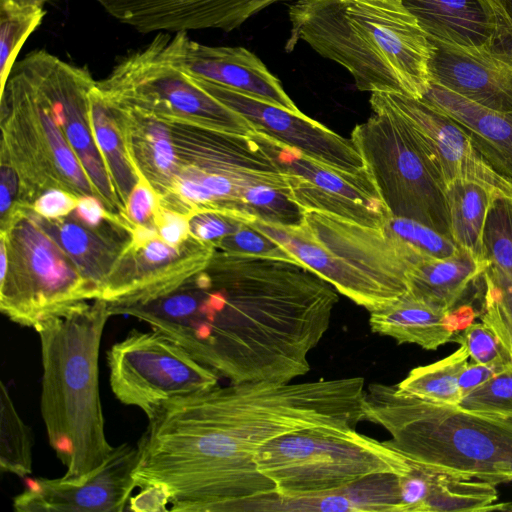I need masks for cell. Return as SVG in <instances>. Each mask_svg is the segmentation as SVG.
<instances>
[{"mask_svg": "<svg viewBox=\"0 0 512 512\" xmlns=\"http://www.w3.org/2000/svg\"><path fill=\"white\" fill-rule=\"evenodd\" d=\"M371 331L396 340L436 350L474 322L476 311L469 304L446 310L430 305L408 291L395 300L369 311Z\"/></svg>", "mask_w": 512, "mask_h": 512, "instance_id": "ffe728a7", "label": "cell"}, {"mask_svg": "<svg viewBox=\"0 0 512 512\" xmlns=\"http://www.w3.org/2000/svg\"><path fill=\"white\" fill-rule=\"evenodd\" d=\"M89 118L98 151L125 207L140 176L129 155L118 106L98 87L97 81L89 93Z\"/></svg>", "mask_w": 512, "mask_h": 512, "instance_id": "484cf974", "label": "cell"}, {"mask_svg": "<svg viewBox=\"0 0 512 512\" xmlns=\"http://www.w3.org/2000/svg\"><path fill=\"white\" fill-rule=\"evenodd\" d=\"M365 379L217 385L161 404L137 443L133 477L155 511H259L277 494L255 457L268 441L364 421Z\"/></svg>", "mask_w": 512, "mask_h": 512, "instance_id": "6da1fadb", "label": "cell"}, {"mask_svg": "<svg viewBox=\"0 0 512 512\" xmlns=\"http://www.w3.org/2000/svg\"><path fill=\"white\" fill-rule=\"evenodd\" d=\"M495 11L497 14V31L489 49L512 65V28L496 8Z\"/></svg>", "mask_w": 512, "mask_h": 512, "instance_id": "7bdbcfd3", "label": "cell"}, {"mask_svg": "<svg viewBox=\"0 0 512 512\" xmlns=\"http://www.w3.org/2000/svg\"><path fill=\"white\" fill-rule=\"evenodd\" d=\"M194 80L214 98L240 114L255 132L330 167L351 173L365 169L351 139L340 136L301 111H290L215 83Z\"/></svg>", "mask_w": 512, "mask_h": 512, "instance_id": "9a60e30c", "label": "cell"}, {"mask_svg": "<svg viewBox=\"0 0 512 512\" xmlns=\"http://www.w3.org/2000/svg\"><path fill=\"white\" fill-rule=\"evenodd\" d=\"M414 129L445 186L456 180L481 184L512 200V181L499 174L454 119L421 99L377 92Z\"/></svg>", "mask_w": 512, "mask_h": 512, "instance_id": "2e32d148", "label": "cell"}, {"mask_svg": "<svg viewBox=\"0 0 512 512\" xmlns=\"http://www.w3.org/2000/svg\"><path fill=\"white\" fill-rule=\"evenodd\" d=\"M72 217L74 220L68 219V216L49 220L40 216V220L83 277L102 296L106 281L128 244H115L105 231L89 228Z\"/></svg>", "mask_w": 512, "mask_h": 512, "instance_id": "d4e9b609", "label": "cell"}, {"mask_svg": "<svg viewBox=\"0 0 512 512\" xmlns=\"http://www.w3.org/2000/svg\"><path fill=\"white\" fill-rule=\"evenodd\" d=\"M251 224L368 311L406 293L408 272L428 259L383 228L325 212L305 210L302 223L294 226L257 219Z\"/></svg>", "mask_w": 512, "mask_h": 512, "instance_id": "8992f818", "label": "cell"}, {"mask_svg": "<svg viewBox=\"0 0 512 512\" xmlns=\"http://www.w3.org/2000/svg\"><path fill=\"white\" fill-rule=\"evenodd\" d=\"M254 220L251 216L227 209L201 208L188 215L190 234L214 246Z\"/></svg>", "mask_w": 512, "mask_h": 512, "instance_id": "e575fe53", "label": "cell"}, {"mask_svg": "<svg viewBox=\"0 0 512 512\" xmlns=\"http://www.w3.org/2000/svg\"><path fill=\"white\" fill-rule=\"evenodd\" d=\"M430 42V83L490 110L512 114V65L490 49L467 50Z\"/></svg>", "mask_w": 512, "mask_h": 512, "instance_id": "d6986e66", "label": "cell"}, {"mask_svg": "<svg viewBox=\"0 0 512 512\" xmlns=\"http://www.w3.org/2000/svg\"><path fill=\"white\" fill-rule=\"evenodd\" d=\"M488 267L486 261L458 247L451 256L416 264L407 275L408 292L430 305L450 310L458 306L470 285Z\"/></svg>", "mask_w": 512, "mask_h": 512, "instance_id": "cb8c5ba5", "label": "cell"}, {"mask_svg": "<svg viewBox=\"0 0 512 512\" xmlns=\"http://www.w3.org/2000/svg\"><path fill=\"white\" fill-rule=\"evenodd\" d=\"M33 433L15 408L8 387L0 383V468L24 479L32 474Z\"/></svg>", "mask_w": 512, "mask_h": 512, "instance_id": "f1b7e54d", "label": "cell"}, {"mask_svg": "<svg viewBox=\"0 0 512 512\" xmlns=\"http://www.w3.org/2000/svg\"><path fill=\"white\" fill-rule=\"evenodd\" d=\"M137 446L114 448L98 468L80 478L26 477L23 490L13 498L17 512H122L136 483Z\"/></svg>", "mask_w": 512, "mask_h": 512, "instance_id": "5bb4252c", "label": "cell"}, {"mask_svg": "<svg viewBox=\"0 0 512 512\" xmlns=\"http://www.w3.org/2000/svg\"><path fill=\"white\" fill-rule=\"evenodd\" d=\"M19 4H25V5H40L43 6V4L49 0H8Z\"/></svg>", "mask_w": 512, "mask_h": 512, "instance_id": "f6af8a7d", "label": "cell"}, {"mask_svg": "<svg viewBox=\"0 0 512 512\" xmlns=\"http://www.w3.org/2000/svg\"><path fill=\"white\" fill-rule=\"evenodd\" d=\"M290 35L343 66L360 91L421 99L430 85L432 45L402 0H297Z\"/></svg>", "mask_w": 512, "mask_h": 512, "instance_id": "3957f363", "label": "cell"}, {"mask_svg": "<svg viewBox=\"0 0 512 512\" xmlns=\"http://www.w3.org/2000/svg\"><path fill=\"white\" fill-rule=\"evenodd\" d=\"M77 198L62 188L53 187L40 193L29 207L43 218L55 220L70 215Z\"/></svg>", "mask_w": 512, "mask_h": 512, "instance_id": "f35d334b", "label": "cell"}, {"mask_svg": "<svg viewBox=\"0 0 512 512\" xmlns=\"http://www.w3.org/2000/svg\"><path fill=\"white\" fill-rule=\"evenodd\" d=\"M43 6L0 0V84L6 79L28 36L41 24Z\"/></svg>", "mask_w": 512, "mask_h": 512, "instance_id": "f546056e", "label": "cell"}, {"mask_svg": "<svg viewBox=\"0 0 512 512\" xmlns=\"http://www.w3.org/2000/svg\"><path fill=\"white\" fill-rule=\"evenodd\" d=\"M106 361L114 396L147 418L164 402L219 385L214 371L154 329L131 330L109 348Z\"/></svg>", "mask_w": 512, "mask_h": 512, "instance_id": "8fae6325", "label": "cell"}, {"mask_svg": "<svg viewBox=\"0 0 512 512\" xmlns=\"http://www.w3.org/2000/svg\"><path fill=\"white\" fill-rule=\"evenodd\" d=\"M421 100L460 124L492 168L512 181V114L490 110L433 83Z\"/></svg>", "mask_w": 512, "mask_h": 512, "instance_id": "603a6c76", "label": "cell"}, {"mask_svg": "<svg viewBox=\"0 0 512 512\" xmlns=\"http://www.w3.org/2000/svg\"><path fill=\"white\" fill-rule=\"evenodd\" d=\"M504 369V368H503ZM500 368L473 362L467 364L459 376V387L462 398L492 378Z\"/></svg>", "mask_w": 512, "mask_h": 512, "instance_id": "b9f144b4", "label": "cell"}, {"mask_svg": "<svg viewBox=\"0 0 512 512\" xmlns=\"http://www.w3.org/2000/svg\"><path fill=\"white\" fill-rule=\"evenodd\" d=\"M495 8L512 28V0H491Z\"/></svg>", "mask_w": 512, "mask_h": 512, "instance_id": "ee69618b", "label": "cell"}, {"mask_svg": "<svg viewBox=\"0 0 512 512\" xmlns=\"http://www.w3.org/2000/svg\"><path fill=\"white\" fill-rule=\"evenodd\" d=\"M452 341L464 346L473 362L500 369L512 364V357L495 331L483 321L473 322L456 334Z\"/></svg>", "mask_w": 512, "mask_h": 512, "instance_id": "d590c367", "label": "cell"}, {"mask_svg": "<svg viewBox=\"0 0 512 512\" xmlns=\"http://www.w3.org/2000/svg\"><path fill=\"white\" fill-rule=\"evenodd\" d=\"M458 405L471 411L512 418V364L466 394Z\"/></svg>", "mask_w": 512, "mask_h": 512, "instance_id": "836d02e7", "label": "cell"}, {"mask_svg": "<svg viewBox=\"0 0 512 512\" xmlns=\"http://www.w3.org/2000/svg\"><path fill=\"white\" fill-rule=\"evenodd\" d=\"M482 277L485 292L481 319L495 331L512 357V280L491 266Z\"/></svg>", "mask_w": 512, "mask_h": 512, "instance_id": "1f68e13d", "label": "cell"}, {"mask_svg": "<svg viewBox=\"0 0 512 512\" xmlns=\"http://www.w3.org/2000/svg\"><path fill=\"white\" fill-rule=\"evenodd\" d=\"M483 258L489 266L512 280V200L496 197L487 214L483 238Z\"/></svg>", "mask_w": 512, "mask_h": 512, "instance_id": "4dcf8cb0", "label": "cell"}, {"mask_svg": "<svg viewBox=\"0 0 512 512\" xmlns=\"http://www.w3.org/2000/svg\"><path fill=\"white\" fill-rule=\"evenodd\" d=\"M430 40L467 50L489 49L497 31L491 0H402Z\"/></svg>", "mask_w": 512, "mask_h": 512, "instance_id": "44dd1931", "label": "cell"}, {"mask_svg": "<svg viewBox=\"0 0 512 512\" xmlns=\"http://www.w3.org/2000/svg\"><path fill=\"white\" fill-rule=\"evenodd\" d=\"M72 215L85 226L96 230H100L101 224L108 220H113L125 225L123 222L113 217L107 211L103 202L95 195H83L78 197Z\"/></svg>", "mask_w": 512, "mask_h": 512, "instance_id": "60d3db41", "label": "cell"}, {"mask_svg": "<svg viewBox=\"0 0 512 512\" xmlns=\"http://www.w3.org/2000/svg\"><path fill=\"white\" fill-rule=\"evenodd\" d=\"M469 354L462 345L449 356L412 369L397 388L414 397L443 404L458 405L462 400L459 376L468 364Z\"/></svg>", "mask_w": 512, "mask_h": 512, "instance_id": "83f0119b", "label": "cell"}, {"mask_svg": "<svg viewBox=\"0 0 512 512\" xmlns=\"http://www.w3.org/2000/svg\"><path fill=\"white\" fill-rule=\"evenodd\" d=\"M364 421L382 426L385 442L432 469L494 485L512 482V418L426 401L396 384L371 383Z\"/></svg>", "mask_w": 512, "mask_h": 512, "instance_id": "5b68a950", "label": "cell"}, {"mask_svg": "<svg viewBox=\"0 0 512 512\" xmlns=\"http://www.w3.org/2000/svg\"><path fill=\"white\" fill-rule=\"evenodd\" d=\"M251 137L287 175L293 200L305 211L325 212L380 228L388 210L365 168L351 173L303 155L261 133Z\"/></svg>", "mask_w": 512, "mask_h": 512, "instance_id": "7c38bea8", "label": "cell"}, {"mask_svg": "<svg viewBox=\"0 0 512 512\" xmlns=\"http://www.w3.org/2000/svg\"><path fill=\"white\" fill-rule=\"evenodd\" d=\"M338 301L297 262L215 252L173 292L109 310L147 323L230 383H288L310 370Z\"/></svg>", "mask_w": 512, "mask_h": 512, "instance_id": "7a4b0ae2", "label": "cell"}, {"mask_svg": "<svg viewBox=\"0 0 512 512\" xmlns=\"http://www.w3.org/2000/svg\"><path fill=\"white\" fill-rule=\"evenodd\" d=\"M158 206V194L144 178L140 177L126 201V219L133 228L148 224L153 221Z\"/></svg>", "mask_w": 512, "mask_h": 512, "instance_id": "74e56055", "label": "cell"}, {"mask_svg": "<svg viewBox=\"0 0 512 512\" xmlns=\"http://www.w3.org/2000/svg\"><path fill=\"white\" fill-rule=\"evenodd\" d=\"M381 228L428 259L445 258L458 249L451 238L409 218L388 214Z\"/></svg>", "mask_w": 512, "mask_h": 512, "instance_id": "d6a6232c", "label": "cell"}, {"mask_svg": "<svg viewBox=\"0 0 512 512\" xmlns=\"http://www.w3.org/2000/svg\"><path fill=\"white\" fill-rule=\"evenodd\" d=\"M112 316L103 299L82 302L40 321V409L48 442L65 466L64 478L83 477L112 454L99 391V351Z\"/></svg>", "mask_w": 512, "mask_h": 512, "instance_id": "277c9868", "label": "cell"}, {"mask_svg": "<svg viewBox=\"0 0 512 512\" xmlns=\"http://www.w3.org/2000/svg\"><path fill=\"white\" fill-rule=\"evenodd\" d=\"M158 236L167 244L179 246L190 236L188 216L159 203L154 215Z\"/></svg>", "mask_w": 512, "mask_h": 512, "instance_id": "ab89813d", "label": "cell"}, {"mask_svg": "<svg viewBox=\"0 0 512 512\" xmlns=\"http://www.w3.org/2000/svg\"><path fill=\"white\" fill-rule=\"evenodd\" d=\"M450 237L458 247L483 258L482 238L488 210L498 197L487 187L464 180L445 186Z\"/></svg>", "mask_w": 512, "mask_h": 512, "instance_id": "4316f807", "label": "cell"}, {"mask_svg": "<svg viewBox=\"0 0 512 512\" xmlns=\"http://www.w3.org/2000/svg\"><path fill=\"white\" fill-rule=\"evenodd\" d=\"M258 470L283 498H302L342 490L377 474L406 475L413 462L356 428L312 427L265 443L257 452Z\"/></svg>", "mask_w": 512, "mask_h": 512, "instance_id": "52a82bcc", "label": "cell"}, {"mask_svg": "<svg viewBox=\"0 0 512 512\" xmlns=\"http://www.w3.org/2000/svg\"><path fill=\"white\" fill-rule=\"evenodd\" d=\"M215 247L228 254L297 262L282 245L255 228L251 223H247L235 233L226 236Z\"/></svg>", "mask_w": 512, "mask_h": 512, "instance_id": "8d00e7d4", "label": "cell"}, {"mask_svg": "<svg viewBox=\"0 0 512 512\" xmlns=\"http://www.w3.org/2000/svg\"><path fill=\"white\" fill-rule=\"evenodd\" d=\"M8 266L0 279V310L12 322L35 327L43 319L100 291L88 282L28 205L14 203L1 218Z\"/></svg>", "mask_w": 512, "mask_h": 512, "instance_id": "9c48e42d", "label": "cell"}, {"mask_svg": "<svg viewBox=\"0 0 512 512\" xmlns=\"http://www.w3.org/2000/svg\"><path fill=\"white\" fill-rule=\"evenodd\" d=\"M153 42L164 59L194 79L300 112L278 78L246 48L204 45L191 40L187 32L159 33Z\"/></svg>", "mask_w": 512, "mask_h": 512, "instance_id": "e0dca14e", "label": "cell"}, {"mask_svg": "<svg viewBox=\"0 0 512 512\" xmlns=\"http://www.w3.org/2000/svg\"><path fill=\"white\" fill-rule=\"evenodd\" d=\"M367 121L352 130L361 155L389 214L420 222L450 237L449 215L442 181L429 153L408 122L377 92Z\"/></svg>", "mask_w": 512, "mask_h": 512, "instance_id": "ba28073f", "label": "cell"}, {"mask_svg": "<svg viewBox=\"0 0 512 512\" xmlns=\"http://www.w3.org/2000/svg\"><path fill=\"white\" fill-rule=\"evenodd\" d=\"M117 106L129 155L139 176L152 186L159 198L170 194L181 169L170 121Z\"/></svg>", "mask_w": 512, "mask_h": 512, "instance_id": "7402d4cb", "label": "cell"}, {"mask_svg": "<svg viewBox=\"0 0 512 512\" xmlns=\"http://www.w3.org/2000/svg\"><path fill=\"white\" fill-rule=\"evenodd\" d=\"M97 85L115 103L163 119L241 135L254 132L240 114L164 59L153 41L123 57Z\"/></svg>", "mask_w": 512, "mask_h": 512, "instance_id": "30bf717a", "label": "cell"}, {"mask_svg": "<svg viewBox=\"0 0 512 512\" xmlns=\"http://www.w3.org/2000/svg\"><path fill=\"white\" fill-rule=\"evenodd\" d=\"M112 17L138 32H230L272 4L297 0H101Z\"/></svg>", "mask_w": 512, "mask_h": 512, "instance_id": "ac0fdd59", "label": "cell"}, {"mask_svg": "<svg viewBox=\"0 0 512 512\" xmlns=\"http://www.w3.org/2000/svg\"><path fill=\"white\" fill-rule=\"evenodd\" d=\"M57 121L97 197L116 219L129 225L92 133L89 93L96 84L86 67L69 64L46 50H35Z\"/></svg>", "mask_w": 512, "mask_h": 512, "instance_id": "4fadbf2b", "label": "cell"}]
</instances>
